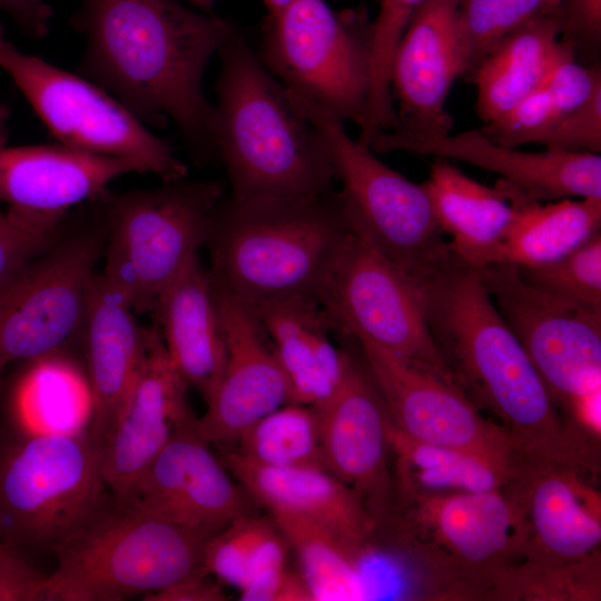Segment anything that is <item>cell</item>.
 Instances as JSON below:
<instances>
[{"instance_id": "obj_35", "label": "cell", "mask_w": 601, "mask_h": 601, "mask_svg": "<svg viewBox=\"0 0 601 601\" xmlns=\"http://www.w3.org/2000/svg\"><path fill=\"white\" fill-rule=\"evenodd\" d=\"M287 549L273 519L247 513L210 536L205 546L204 565L208 574L242 590L260 571L286 564Z\"/></svg>"}, {"instance_id": "obj_30", "label": "cell", "mask_w": 601, "mask_h": 601, "mask_svg": "<svg viewBox=\"0 0 601 601\" xmlns=\"http://www.w3.org/2000/svg\"><path fill=\"white\" fill-rule=\"evenodd\" d=\"M553 16L535 20L503 39L477 66L476 110L492 122L538 88L560 42Z\"/></svg>"}, {"instance_id": "obj_3", "label": "cell", "mask_w": 601, "mask_h": 601, "mask_svg": "<svg viewBox=\"0 0 601 601\" xmlns=\"http://www.w3.org/2000/svg\"><path fill=\"white\" fill-rule=\"evenodd\" d=\"M215 138L236 200L325 195L335 178L322 135L237 29L217 52Z\"/></svg>"}, {"instance_id": "obj_4", "label": "cell", "mask_w": 601, "mask_h": 601, "mask_svg": "<svg viewBox=\"0 0 601 601\" xmlns=\"http://www.w3.org/2000/svg\"><path fill=\"white\" fill-rule=\"evenodd\" d=\"M353 228L338 193L219 200L206 246L215 284L247 304L317 298Z\"/></svg>"}, {"instance_id": "obj_44", "label": "cell", "mask_w": 601, "mask_h": 601, "mask_svg": "<svg viewBox=\"0 0 601 601\" xmlns=\"http://www.w3.org/2000/svg\"><path fill=\"white\" fill-rule=\"evenodd\" d=\"M239 592L243 601H313L302 574L288 571L286 564L260 571Z\"/></svg>"}, {"instance_id": "obj_46", "label": "cell", "mask_w": 601, "mask_h": 601, "mask_svg": "<svg viewBox=\"0 0 601 601\" xmlns=\"http://www.w3.org/2000/svg\"><path fill=\"white\" fill-rule=\"evenodd\" d=\"M0 9L6 11L27 36L39 39L48 33L52 9L45 0H0Z\"/></svg>"}, {"instance_id": "obj_34", "label": "cell", "mask_w": 601, "mask_h": 601, "mask_svg": "<svg viewBox=\"0 0 601 601\" xmlns=\"http://www.w3.org/2000/svg\"><path fill=\"white\" fill-rule=\"evenodd\" d=\"M239 453L267 466L325 467L318 410L287 403L266 414L236 441Z\"/></svg>"}, {"instance_id": "obj_11", "label": "cell", "mask_w": 601, "mask_h": 601, "mask_svg": "<svg viewBox=\"0 0 601 601\" xmlns=\"http://www.w3.org/2000/svg\"><path fill=\"white\" fill-rule=\"evenodd\" d=\"M371 23L362 9L335 11L325 0H292L267 17L256 55L283 85L361 127Z\"/></svg>"}, {"instance_id": "obj_31", "label": "cell", "mask_w": 601, "mask_h": 601, "mask_svg": "<svg viewBox=\"0 0 601 601\" xmlns=\"http://www.w3.org/2000/svg\"><path fill=\"white\" fill-rule=\"evenodd\" d=\"M387 440L395 457L397 491L446 494L500 490L510 479L511 461L411 439L390 420Z\"/></svg>"}, {"instance_id": "obj_6", "label": "cell", "mask_w": 601, "mask_h": 601, "mask_svg": "<svg viewBox=\"0 0 601 601\" xmlns=\"http://www.w3.org/2000/svg\"><path fill=\"white\" fill-rule=\"evenodd\" d=\"M397 494L396 548L425 599L484 600L486 573L521 558V516L503 489Z\"/></svg>"}, {"instance_id": "obj_28", "label": "cell", "mask_w": 601, "mask_h": 601, "mask_svg": "<svg viewBox=\"0 0 601 601\" xmlns=\"http://www.w3.org/2000/svg\"><path fill=\"white\" fill-rule=\"evenodd\" d=\"M422 186L460 262L476 269L500 262L518 206L499 183L487 187L436 157Z\"/></svg>"}, {"instance_id": "obj_40", "label": "cell", "mask_w": 601, "mask_h": 601, "mask_svg": "<svg viewBox=\"0 0 601 601\" xmlns=\"http://www.w3.org/2000/svg\"><path fill=\"white\" fill-rule=\"evenodd\" d=\"M541 85L561 117L581 106L601 88V70L599 65H580L571 45L560 39Z\"/></svg>"}, {"instance_id": "obj_17", "label": "cell", "mask_w": 601, "mask_h": 601, "mask_svg": "<svg viewBox=\"0 0 601 601\" xmlns=\"http://www.w3.org/2000/svg\"><path fill=\"white\" fill-rule=\"evenodd\" d=\"M148 173L130 157L109 156L61 142L0 145V201L28 230L51 238L67 211L97 197L115 178Z\"/></svg>"}, {"instance_id": "obj_8", "label": "cell", "mask_w": 601, "mask_h": 601, "mask_svg": "<svg viewBox=\"0 0 601 601\" xmlns=\"http://www.w3.org/2000/svg\"><path fill=\"white\" fill-rule=\"evenodd\" d=\"M218 181L164 183L154 189L93 198L108 229L104 274L137 314L151 313L158 297L198 256L221 199Z\"/></svg>"}, {"instance_id": "obj_32", "label": "cell", "mask_w": 601, "mask_h": 601, "mask_svg": "<svg viewBox=\"0 0 601 601\" xmlns=\"http://www.w3.org/2000/svg\"><path fill=\"white\" fill-rule=\"evenodd\" d=\"M270 515L296 552L299 573L314 601L367 599L363 561L341 539L303 516L286 512H270Z\"/></svg>"}, {"instance_id": "obj_38", "label": "cell", "mask_w": 601, "mask_h": 601, "mask_svg": "<svg viewBox=\"0 0 601 601\" xmlns=\"http://www.w3.org/2000/svg\"><path fill=\"white\" fill-rule=\"evenodd\" d=\"M516 268L529 285L578 306L601 312V231L555 262Z\"/></svg>"}, {"instance_id": "obj_29", "label": "cell", "mask_w": 601, "mask_h": 601, "mask_svg": "<svg viewBox=\"0 0 601 601\" xmlns=\"http://www.w3.org/2000/svg\"><path fill=\"white\" fill-rule=\"evenodd\" d=\"M499 184L518 206L499 263L516 267L545 265L601 231V198H561L542 204L503 179Z\"/></svg>"}, {"instance_id": "obj_33", "label": "cell", "mask_w": 601, "mask_h": 601, "mask_svg": "<svg viewBox=\"0 0 601 601\" xmlns=\"http://www.w3.org/2000/svg\"><path fill=\"white\" fill-rule=\"evenodd\" d=\"M484 600L495 601H600V551L565 564L518 559L490 570Z\"/></svg>"}, {"instance_id": "obj_48", "label": "cell", "mask_w": 601, "mask_h": 601, "mask_svg": "<svg viewBox=\"0 0 601 601\" xmlns=\"http://www.w3.org/2000/svg\"><path fill=\"white\" fill-rule=\"evenodd\" d=\"M9 109L6 105L0 102V145H6L8 136V119H9Z\"/></svg>"}, {"instance_id": "obj_19", "label": "cell", "mask_w": 601, "mask_h": 601, "mask_svg": "<svg viewBox=\"0 0 601 601\" xmlns=\"http://www.w3.org/2000/svg\"><path fill=\"white\" fill-rule=\"evenodd\" d=\"M215 289L226 361L207 410L197 418V428L209 443H229L289 403V387L273 343L252 307L216 284Z\"/></svg>"}, {"instance_id": "obj_24", "label": "cell", "mask_w": 601, "mask_h": 601, "mask_svg": "<svg viewBox=\"0 0 601 601\" xmlns=\"http://www.w3.org/2000/svg\"><path fill=\"white\" fill-rule=\"evenodd\" d=\"M228 472L269 512L308 519L341 539L362 561L374 551L377 522L361 496L316 467H274L238 451L223 461Z\"/></svg>"}, {"instance_id": "obj_39", "label": "cell", "mask_w": 601, "mask_h": 601, "mask_svg": "<svg viewBox=\"0 0 601 601\" xmlns=\"http://www.w3.org/2000/svg\"><path fill=\"white\" fill-rule=\"evenodd\" d=\"M559 118L550 95L540 85L505 115L480 130L499 145L518 148L530 142L544 144Z\"/></svg>"}, {"instance_id": "obj_1", "label": "cell", "mask_w": 601, "mask_h": 601, "mask_svg": "<svg viewBox=\"0 0 601 601\" xmlns=\"http://www.w3.org/2000/svg\"><path fill=\"white\" fill-rule=\"evenodd\" d=\"M70 23L87 37L78 73L142 122L171 119L196 159L218 157L203 77L237 29L230 21L175 0H80Z\"/></svg>"}, {"instance_id": "obj_25", "label": "cell", "mask_w": 601, "mask_h": 601, "mask_svg": "<svg viewBox=\"0 0 601 601\" xmlns=\"http://www.w3.org/2000/svg\"><path fill=\"white\" fill-rule=\"evenodd\" d=\"M122 290L97 274L82 326L91 391V432L96 447L109 434L139 371L150 336Z\"/></svg>"}, {"instance_id": "obj_20", "label": "cell", "mask_w": 601, "mask_h": 601, "mask_svg": "<svg viewBox=\"0 0 601 601\" xmlns=\"http://www.w3.org/2000/svg\"><path fill=\"white\" fill-rule=\"evenodd\" d=\"M188 387L154 324L139 371L109 434L97 446L100 471L112 496L132 500L142 473L191 412Z\"/></svg>"}, {"instance_id": "obj_2", "label": "cell", "mask_w": 601, "mask_h": 601, "mask_svg": "<svg viewBox=\"0 0 601 601\" xmlns=\"http://www.w3.org/2000/svg\"><path fill=\"white\" fill-rule=\"evenodd\" d=\"M433 342L454 383L532 455L581 474L600 472V444L552 403L479 269L457 258L422 284Z\"/></svg>"}, {"instance_id": "obj_14", "label": "cell", "mask_w": 601, "mask_h": 601, "mask_svg": "<svg viewBox=\"0 0 601 601\" xmlns=\"http://www.w3.org/2000/svg\"><path fill=\"white\" fill-rule=\"evenodd\" d=\"M95 233L68 238L24 264L0 292V358L31 361L82 331L101 244Z\"/></svg>"}, {"instance_id": "obj_49", "label": "cell", "mask_w": 601, "mask_h": 601, "mask_svg": "<svg viewBox=\"0 0 601 601\" xmlns=\"http://www.w3.org/2000/svg\"><path fill=\"white\" fill-rule=\"evenodd\" d=\"M268 11L267 17H274L283 8H285L292 0H263Z\"/></svg>"}, {"instance_id": "obj_16", "label": "cell", "mask_w": 601, "mask_h": 601, "mask_svg": "<svg viewBox=\"0 0 601 601\" xmlns=\"http://www.w3.org/2000/svg\"><path fill=\"white\" fill-rule=\"evenodd\" d=\"M502 487L522 522L521 558L565 564L600 551L601 494L595 481L516 449Z\"/></svg>"}, {"instance_id": "obj_42", "label": "cell", "mask_w": 601, "mask_h": 601, "mask_svg": "<svg viewBox=\"0 0 601 601\" xmlns=\"http://www.w3.org/2000/svg\"><path fill=\"white\" fill-rule=\"evenodd\" d=\"M553 17L562 40L573 51L583 48L595 51L601 42V0H561Z\"/></svg>"}, {"instance_id": "obj_18", "label": "cell", "mask_w": 601, "mask_h": 601, "mask_svg": "<svg viewBox=\"0 0 601 601\" xmlns=\"http://www.w3.org/2000/svg\"><path fill=\"white\" fill-rule=\"evenodd\" d=\"M374 154L395 150L433 155L469 162L492 171L536 201L601 198V156L592 152L545 150L528 152L505 147L480 129L451 135L426 129L394 128L377 134Z\"/></svg>"}, {"instance_id": "obj_10", "label": "cell", "mask_w": 601, "mask_h": 601, "mask_svg": "<svg viewBox=\"0 0 601 601\" xmlns=\"http://www.w3.org/2000/svg\"><path fill=\"white\" fill-rule=\"evenodd\" d=\"M109 494L90 435L37 433L0 455V529L11 540L55 551Z\"/></svg>"}, {"instance_id": "obj_9", "label": "cell", "mask_w": 601, "mask_h": 601, "mask_svg": "<svg viewBox=\"0 0 601 601\" xmlns=\"http://www.w3.org/2000/svg\"><path fill=\"white\" fill-rule=\"evenodd\" d=\"M479 272L556 410L600 442L601 312L529 285L512 264L493 263Z\"/></svg>"}, {"instance_id": "obj_7", "label": "cell", "mask_w": 601, "mask_h": 601, "mask_svg": "<svg viewBox=\"0 0 601 601\" xmlns=\"http://www.w3.org/2000/svg\"><path fill=\"white\" fill-rule=\"evenodd\" d=\"M286 89L322 135L353 229L420 285L451 265L456 257L422 184L408 180L382 162L370 147L352 139L343 119L305 95Z\"/></svg>"}, {"instance_id": "obj_50", "label": "cell", "mask_w": 601, "mask_h": 601, "mask_svg": "<svg viewBox=\"0 0 601 601\" xmlns=\"http://www.w3.org/2000/svg\"><path fill=\"white\" fill-rule=\"evenodd\" d=\"M194 6H196L203 13L215 14L214 13V3L215 0H189Z\"/></svg>"}, {"instance_id": "obj_12", "label": "cell", "mask_w": 601, "mask_h": 601, "mask_svg": "<svg viewBox=\"0 0 601 601\" xmlns=\"http://www.w3.org/2000/svg\"><path fill=\"white\" fill-rule=\"evenodd\" d=\"M0 68L59 142L140 160L164 183L184 179L186 165L118 99L77 73L18 50L0 24Z\"/></svg>"}, {"instance_id": "obj_36", "label": "cell", "mask_w": 601, "mask_h": 601, "mask_svg": "<svg viewBox=\"0 0 601 601\" xmlns=\"http://www.w3.org/2000/svg\"><path fill=\"white\" fill-rule=\"evenodd\" d=\"M424 1L378 0V13L371 23L366 111L357 139L364 146L368 147L377 134L391 130L397 125L391 95V65L402 36Z\"/></svg>"}, {"instance_id": "obj_23", "label": "cell", "mask_w": 601, "mask_h": 601, "mask_svg": "<svg viewBox=\"0 0 601 601\" xmlns=\"http://www.w3.org/2000/svg\"><path fill=\"white\" fill-rule=\"evenodd\" d=\"M457 8L459 0H425L402 36L390 71L395 128L450 132L446 100L463 76Z\"/></svg>"}, {"instance_id": "obj_21", "label": "cell", "mask_w": 601, "mask_h": 601, "mask_svg": "<svg viewBox=\"0 0 601 601\" xmlns=\"http://www.w3.org/2000/svg\"><path fill=\"white\" fill-rule=\"evenodd\" d=\"M209 444L190 412L142 473L131 501L210 534L249 513L246 497Z\"/></svg>"}, {"instance_id": "obj_13", "label": "cell", "mask_w": 601, "mask_h": 601, "mask_svg": "<svg viewBox=\"0 0 601 601\" xmlns=\"http://www.w3.org/2000/svg\"><path fill=\"white\" fill-rule=\"evenodd\" d=\"M316 299L335 331L451 377L428 328L422 285L354 229Z\"/></svg>"}, {"instance_id": "obj_27", "label": "cell", "mask_w": 601, "mask_h": 601, "mask_svg": "<svg viewBox=\"0 0 601 601\" xmlns=\"http://www.w3.org/2000/svg\"><path fill=\"white\" fill-rule=\"evenodd\" d=\"M151 314L171 364L207 403L225 366L226 342L215 284L198 256L161 293Z\"/></svg>"}, {"instance_id": "obj_5", "label": "cell", "mask_w": 601, "mask_h": 601, "mask_svg": "<svg viewBox=\"0 0 601 601\" xmlns=\"http://www.w3.org/2000/svg\"><path fill=\"white\" fill-rule=\"evenodd\" d=\"M213 535L109 494L55 550L58 563L46 578L43 601H120L205 574Z\"/></svg>"}, {"instance_id": "obj_45", "label": "cell", "mask_w": 601, "mask_h": 601, "mask_svg": "<svg viewBox=\"0 0 601 601\" xmlns=\"http://www.w3.org/2000/svg\"><path fill=\"white\" fill-rule=\"evenodd\" d=\"M46 578L0 546V601H43Z\"/></svg>"}, {"instance_id": "obj_26", "label": "cell", "mask_w": 601, "mask_h": 601, "mask_svg": "<svg viewBox=\"0 0 601 601\" xmlns=\"http://www.w3.org/2000/svg\"><path fill=\"white\" fill-rule=\"evenodd\" d=\"M268 334L287 377L289 403L323 406L345 380L353 356L331 339L335 328L315 297L248 304Z\"/></svg>"}, {"instance_id": "obj_41", "label": "cell", "mask_w": 601, "mask_h": 601, "mask_svg": "<svg viewBox=\"0 0 601 601\" xmlns=\"http://www.w3.org/2000/svg\"><path fill=\"white\" fill-rule=\"evenodd\" d=\"M544 145L548 150L600 154L601 88L581 106L562 115Z\"/></svg>"}, {"instance_id": "obj_37", "label": "cell", "mask_w": 601, "mask_h": 601, "mask_svg": "<svg viewBox=\"0 0 601 601\" xmlns=\"http://www.w3.org/2000/svg\"><path fill=\"white\" fill-rule=\"evenodd\" d=\"M561 0H459L457 33L463 75L506 37L529 23L553 16Z\"/></svg>"}, {"instance_id": "obj_51", "label": "cell", "mask_w": 601, "mask_h": 601, "mask_svg": "<svg viewBox=\"0 0 601 601\" xmlns=\"http://www.w3.org/2000/svg\"><path fill=\"white\" fill-rule=\"evenodd\" d=\"M6 365H7V363L0 358V373H1V371L3 370V367Z\"/></svg>"}, {"instance_id": "obj_22", "label": "cell", "mask_w": 601, "mask_h": 601, "mask_svg": "<svg viewBox=\"0 0 601 601\" xmlns=\"http://www.w3.org/2000/svg\"><path fill=\"white\" fill-rule=\"evenodd\" d=\"M364 359V357H363ZM318 410L326 471L353 489L377 522L391 501L388 414L365 363L353 358L336 393Z\"/></svg>"}, {"instance_id": "obj_43", "label": "cell", "mask_w": 601, "mask_h": 601, "mask_svg": "<svg viewBox=\"0 0 601 601\" xmlns=\"http://www.w3.org/2000/svg\"><path fill=\"white\" fill-rule=\"evenodd\" d=\"M50 239L28 230L0 209V292L24 264L50 245Z\"/></svg>"}, {"instance_id": "obj_47", "label": "cell", "mask_w": 601, "mask_h": 601, "mask_svg": "<svg viewBox=\"0 0 601 601\" xmlns=\"http://www.w3.org/2000/svg\"><path fill=\"white\" fill-rule=\"evenodd\" d=\"M207 573L180 580L158 592L142 597L146 601H223L226 595L219 584L207 581Z\"/></svg>"}, {"instance_id": "obj_15", "label": "cell", "mask_w": 601, "mask_h": 601, "mask_svg": "<svg viewBox=\"0 0 601 601\" xmlns=\"http://www.w3.org/2000/svg\"><path fill=\"white\" fill-rule=\"evenodd\" d=\"M359 346L395 428L421 442L510 463L519 449L515 442L481 414L452 377L381 347Z\"/></svg>"}]
</instances>
